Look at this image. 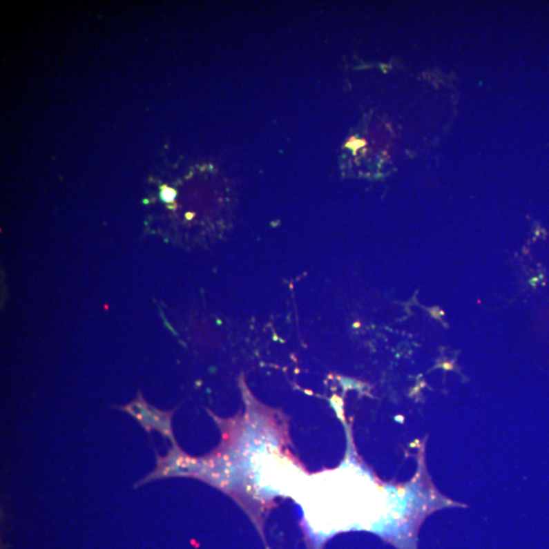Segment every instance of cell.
I'll use <instances>...</instances> for the list:
<instances>
[{
    "label": "cell",
    "mask_w": 549,
    "mask_h": 549,
    "mask_svg": "<svg viewBox=\"0 0 549 549\" xmlns=\"http://www.w3.org/2000/svg\"><path fill=\"white\" fill-rule=\"evenodd\" d=\"M124 410L133 415L146 430H156L165 436H170L169 416L157 409L148 406L144 400L139 399L126 406Z\"/></svg>",
    "instance_id": "1"
},
{
    "label": "cell",
    "mask_w": 549,
    "mask_h": 549,
    "mask_svg": "<svg viewBox=\"0 0 549 549\" xmlns=\"http://www.w3.org/2000/svg\"><path fill=\"white\" fill-rule=\"evenodd\" d=\"M175 197V191L173 189H166L162 193V199L165 202H171Z\"/></svg>",
    "instance_id": "2"
}]
</instances>
